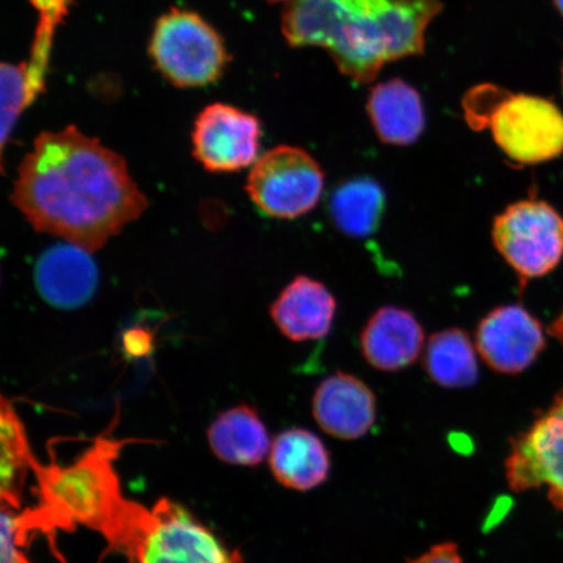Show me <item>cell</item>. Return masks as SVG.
Instances as JSON below:
<instances>
[{"instance_id":"1","label":"cell","mask_w":563,"mask_h":563,"mask_svg":"<svg viewBox=\"0 0 563 563\" xmlns=\"http://www.w3.org/2000/svg\"><path fill=\"white\" fill-rule=\"evenodd\" d=\"M11 201L35 231L90 253L147 209L124 158L75 125L35 139L18 168Z\"/></svg>"},{"instance_id":"2","label":"cell","mask_w":563,"mask_h":563,"mask_svg":"<svg viewBox=\"0 0 563 563\" xmlns=\"http://www.w3.org/2000/svg\"><path fill=\"white\" fill-rule=\"evenodd\" d=\"M441 0H288L282 32L292 47H321L357 84L387 63L421 55Z\"/></svg>"},{"instance_id":"3","label":"cell","mask_w":563,"mask_h":563,"mask_svg":"<svg viewBox=\"0 0 563 563\" xmlns=\"http://www.w3.org/2000/svg\"><path fill=\"white\" fill-rule=\"evenodd\" d=\"M122 443L98 439L93 446L68 466H40L37 474L42 511L53 526H86L101 532L110 548L129 553L133 532L144 506L122 495L114 460Z\"/></svg>"},{"instance_id":"4","label":"cell","mask_w":563,"mask_h":563,"mask_svg":"<svg viewBox=\"0 0 563 563\" xmlns=\"http://www.w3.org/2000/svg\"><path fill=\"white\" fill-rule=\"evenodd\" d=\"M471 129H489L499 150L520 165H539L563 154V112L547 98L484 84L463 100Z\"/></svg>"},{"instance_id":"5","label":"cell","mask_w":563,"mask_h":563,"mask_svg":"<svg viewBox=\"0 0 563 563\" xmlns=\"http://www.w3.org/2000/svg\"><path fill=\"white\" fill-rule=\"evenodd\" d=\"M150 53L178 88H202L223 75L230 60L221 35L197 13L175 9L157 20Z\"/></svg>"},{"instance_id":"6","label":"cell","mask_w":563,"mask_h":563,"mask_svg":"<svg viewBox=\"0 0 563 563\" xmlns=\"http://www.w3.org/2000/svg\"><path fill=\"white\" fill-rule=\"evenodd\" d=\"M126 555L131 563H243L241 553L167 498L144 510Z\"/></svg>"},{"instance_id":"7","label":"cell","mask_w":563,"mask_h":563,"mask_svg":"<svg viewBox=\"0 0 563 563\" xmlns=\"http://www.w3.org/2000/svg\"><path fill=\"white\" fill-rule=\"evenodd\" d=\"M493 244L520 280L541 278L563 258V217L543 200L511 203L496 217Z\"/></svg>"},{"instance_id":"8","label":"cell","mask_w":563,"mask_h":563,"mask_svg":"<svg viewBox=\"0 0 563 563\" xmlns=\"http://www.w3.org/2000/svg\"><path fill=\"white\" fill-rule=\"evenodd\" d=\"M323 187L325 174L311 154L279 145L253 165L245 189L263 214L295 220L319 206Z\"/></svg>"},{"instance_id":"9","label":"cell","mask_w":563,"mask_h":563,"mask_svg":"<svg viewBox=\"0 0 563 563\" xmlns=\"http://www.w3.org/2000/svg\"><path fill=\"white\" fill-rule=\"evenodd\" d=\"M505 470L511 490L547 487L549 501L563 512V389L527 431L511 440Z\"/></svg>"},{"instance_id":"10","label":"cell","mask_w":563,"mask_h":563,"mask_svg":"<svg viewBox=\"0 0 563 563\" xmlns=\"http://www.w3.org/2000/svg\"><path fill=\"white\" fill-rule=\"evenodd\" d=\"M262 123L234 106L214 103L197 117L194 156L210 173H236L258 159Z\"/></svg>"},{"instance_id":"11","label":"cell","mask_w":563,"mask_h":563,"mask_svg":"<svg viewBox=\"0 0 563 563\" xmlns=\"http://www.w3.org/2000/svg\"><path fill=\"white\" fill-rule=\"evenodd\" d=\"M543 327L527 309L509 305L493 309L478 323L475 346L488 367L503 375H519L543 354Z\"/></svg>"},{"instance_id":"12","label":"cell","mask_w":563,"mask_h":563,"mask_svg":"<svg viewBox=\"0 0 563 563\" xmlns=\"http://www.w3.org/2000/svg\"><path fill=\"white\" fill-rule=\"evenodd\" d=\"M312 411L323 432L352 441L364 438L375 426L377 402L362 379L338 372L317 387Z\"/></svg>"},{"instance_id":"13","label":"cell","mask_w":563,"mask_h":563,"mask_svg":"<svg viewBox=\"0 0 563 563\" xmlns=\"http://www.w3.org/2000/svg\"><path fill=\"white\" fill-rule=\"evenodd\" d=\"M34 278L42 299L69 311L93 298L98 269L90 252L66 243L42 253L35 265Z\"/></svg>"},{"instance_id":"14","label":"cell","mask_w":563,"mask_h":563,"mask_svg":"<svg viewBox=\"0 0 563 563\" xmlns=\"http://www.w3.org/2000/svg\"><path fill=\"white\" fill-rule=\"evenodd\" d=\"M424 347V330L407 309L379 308L361 335L365 361L383 372H398L417 362Z\"/></svg>"},{"instance_id":"15","label":"cell","mask_w":563,"mask_h":563,"mask_svg":"<svg viewBox=\"0 0 563 563\" xmlns=\"http://www.w3.org/2000/svg\"><path fill=\"white\" fill-rule=\"evenodd\" d=\"M336 301L321 282L295 278L271 307V316L279 332L294 342L320 340L333 327Z\"/></svg>"},{"instance_id":"16","label":"cell","mask_w":563,"mask_h":563,"mask_svg":"<svg viewBox=\"0 0 563 563\" xmlns=\"http://www.w3.org/2000/svg\"><path fill=\"white\" fill-rule=\"evenodd\" d=\"M367 112L376 135L387 145H412L426 130L424 106L419 91L402 79L373 87Z\"/></svg>"},{"instance_id":"17","label":"cell","mask_w":563,"mask_h":563,"mask_svg":"<svg viewBox=\"0 0 563 563\" xmlns=\"http://www.w3.org/2000/svg\"><path fill=\"white\" fill-rule=\"evenodd\" d=\"M271 468L285 488L307 492L327 482L330 454L323 443L307 429L292 428L282 432L272 443Z\"/></svg>"},{"instance_id":"18","label":"cell","mask_w":563,"mask_h":563,"mask_svg":"<svg viewBox=\"0 0 563 563\" xmlns=\"http://www.w3.org/2000/svg\"><path fill=\"white\" fill-rule=\"evenodd\" d=\"M208 440L218 460L235 466H256L272 449L263 420L245 405L230 408L211 422Z\"/></svg>"},{"instance_id":"19","label":"cell","mask_w":563,"mask_h":563,"mask_svg":"<svg viewBox=\"0 0 563 563\" xmlns=\"http://www.w3.org/2000/svg\"><path fill=\"white\" fill-rule=\"evenodd\" d=\"M386 209V195L375 179L355 178L342 183L329 199V214L344 235L368 238L379 228Z\"/></svg>"},{"instance_id":"20","label":"cell","mask_w":563,"mask_h":563,"mask_svg":"<svg viewBox=\"0 0 563 563\" xmlns=\"http://www.w3.org/2000/svg\"><path fill=\"white\" fill-rule=\"evenodd\" d=\"M476 346L462 329L442 330L429 338L424 367L434 384L448 389L474 386L478 378Z\"/></svg>"},{"instance_id":"21","label":"cell","mask_w":563,"mask_h":563,"mask_svg":"<svg viewBox=\"0 0 563 563\" xmlns=\"http://www.w3.org/2000/svg\"><path fill=\"white\" fill-rule=\"evenodd\" d=\"M34 457L27 445L25 429L15 408L5 397L2 398V501L10 508L20 506L21 485L26 470L33 467Z\"/></svg>"},{"instance_id":"22","label":"cell","mask_w":563,"mask_h":563,"mask_svg":"<svg viewBox=\"0 0 563 563\" xmlns=\"http://www.w3.org/2000/svg\"><path fill=\"white\" fill-rule=\"evenodd\" d=\"M31 3L40 15L31 60L26 63L27 89L32 103L44 91L55 32L67 16L74 0H31Z\"/></svg>"},{"instance_id":"23","label":"cell","mask_w":563,"mask_h":563,"mask_svg":"<svg viewBox=\"0 0 563 563\" xmlns=\"http://www.w3.org/2000/svg\"><path fill=\"white\" fill-rule=\"evenodd\" d=\"M0 79H2V112H0L2 132H0V136H2V151H4L21 112L31 104L26 63H21V65L2 63Z\"/></svg>"},{"instance_id":"24","label":"cell","mask_w":563,"mask_h":563,"mask_svg":"<svg viewBox=\"0 0 563 563\" xmlns=\"http://www.w3.org/2000/svg\"><path fill=\"white\" fill-rule=\"evenodd\" d=\"M19 517L15 509L3 505L2 510V563H31L21 551Z\"/></svg>"},{"instance_id":"25","label":"cell","mask_w":563,"mask_h":563,"mask_svg":"<svg viewBox=\"0 0 563 563\" xmlns=\"http://www.w3.org/2000/svg\"><path fill=\"white\" fill-rule=\"evenodd\" d=\"M410 563H464V561L456 544L446 541V543L432 547L420 558L411 560Z\"/></svg>"},{"instance_id":"26","label":"cell","mask_w":563,"mask_h":563,"mask_svg":"<svg viewBox=\"0 0 563 563\" xmlns=\"http://www.w3.org/2000/svg\"><path fill=\"white\" fill-rule=\"evenodd\" d=\"M125 351L133 356L147 354L151 349V338L143 330H132L124 338Z\"/></svg>"},{"instance_id":"27","label":"cell","mask_w":563,"mask_h":563,"mask_svg":"<svg viewBox=\"0 0 563 563\" xmlns=\"http://www.w3.org/2000/svg\"><path fill=\"white\" fill-rule=\"evenodd\" d=\"M553 4L555 9L561 13V16L563 18V0H553Z\"/></svg>"},{"instance_id":"28","label":"cell","mask_w":563,"mask_h":563,"mask_svg":"<svg viewBox=\"0 0 563 563\" xmlns=\"http://www.w3.org/2000/svg\"><path fill=\"white\" fill-rule=\"evenodd\" d=\"M271 3L288 2V0H267Z\"/></svg>"},{"instance_id":"29","label":"cell","mask_w":563,"mask_h":563,"mask_svg":"<svg viewBox=\"0 0 563 563\" xmlns=\"http://www.w3.org/2000/svg\"><path fill=\"white\" fill-rule=\"evenodd\" d=\"M561 77H562V90H563V65H562V69H561Z\"/></svg>"}]
</instances>
